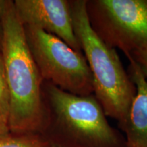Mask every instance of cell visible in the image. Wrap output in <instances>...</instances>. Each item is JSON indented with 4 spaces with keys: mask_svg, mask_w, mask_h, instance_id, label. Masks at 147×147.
Wrapping results in <instances>:
<instances>
[{
    "mask_svg": "<svg viewBox=\"0 0 147 147\" xmlns=\"http://www.w3.org/2000/svg\"><path fill=\"white\" fill-rule=\"evenodd\" d=\"M1 48L10 96V133L42 134L47 126L44 80L27 42L25 27L10 1L1 16Z\"/></svg>",
    "mask_w": 147,
    "mask_h": 147,
    "instance_id": "obj_1",
    "label": "cell"
},
{
    "mask_svg": "<svg viewBox=\"0 0 147 147\" xmlns=\"http://www.w3.org/2000/svg\"><path fill=\"white\" fill-rule=\"evenodd\" d=\"M125 56L130 57L135 61L147 82V44Z\"/></svg>",
    "mask_w": 147,
    "mask_h": 147,
    "instance_id": "obj_10",
    "label": "cell"
},
{
    "mask_svg": "<svg viewBox=\"0 0 147 147\" xmlns=\"http://www.w3.org/2000/svg\"><path fill=\"white\" fill-rule=\"evenodd\" d=\"M127 58V73L136 93L125 118L118 126L125 135L127 147H147V82L135 61L130 57Z\"/></svg>",
    "mask_w": 147,
    "mask_h": 147,
    "instance_id": "obj_7",
    "label": "cell"
},
{
    "mask_svg": "<svg viewBox=\"0 0 147 147\" xmlns=\"http://www.w3.org/2000/svg\"><path fill=\"white\" fill-rule=\"evenodd\" d=\"M13 3L24 25L38 27L58 37L82 53L74 31L70 0H16Z\"/></svg>",
    "mask_w": 147,
    "mask_h": 147,
    "instance_id": "obj_6",
    "label": "cell"
},
{
    "mask_svg": "<svg viewBox=\"0 0 147 147\" xmlns=\"http://www.w3.org/2000/svg\"><path fill=\"white\" fill-rule=\"evenodd\" d=\"M91 27L125 55L147 44V0H87Z\"/></svg>",
    "mask_w": 147,
    "mask_h": 147,
    "instance_id": "obj_5",
    "label": "cell"
},
{
    "mask_svg": "<svg viewBox=\"0 0 147 147\" xmlns=\"http://www.w3.org/2000/svg\"><path fill=\"white\" fill-rule=\"evenodd\" d=\"M86 2L87 0H70L74 31L93 77V95L106 117L121 122L133 102L136 88L117 50L106 45L92 29Z\"/></svg>",
    "mask_w": 147,
    "mask_h": 147,
    "instance_id": "obj_3",
    "label": "cell"
},
{
    "mask_svg": "<svg viewBox=\"0 0 147 147\" xmlns=\"http://www.w3.org/2000/svg\"><path fill=\"white\" fill-rule=\"evenodd\" d=\"M0 44H1V36H0Z\"/></svg>",
    "mask_w": 147,
    "mask_h": 147,
    "instance_id": "obj_13",
    "label": "cell"
},
{
    "mask_svg": "<svg viewBox=\"0 0 147 147\" xmlns=\"http://www.w3.org/2000/svg\"><path fill=\"white\" fill-rule=\"evenodd\" d=\"M42 93L47 122L42 135L51 147H127L93 94L74 95L48 82Z\"/></svg>",
    "mask_w": 147,
    "mask_h": 147,
    "instance_id": "obj_2",
    "label": "cell"
},
{
    "mask_svg": "<svg viewBox=\"0 0 147 147\" xmlns=\"http://www.w3.org/2000/svg\"><path fill=\"white\" fill-rule=\"evenodd\" d=\"M0 147H51V145L42 134L9 133L0 138Z\"/></svg>",
    "mask_w": 147,
    "mask_h": 147,
    "instance_id": "obj_8",
    "label": "cell"
},
{
    "mask_svg": "<svg viewBox=\"0 0 147 147\" xmlns=\"http://www.w3.org/2000/svg\"><path fill=\"white\" fill-rule=\"evenodd\" d=\"M10 109V96L5 76L4 63L0 51V117L8 123Z\"/></svg>",
    "mask_w": 147,
    "mask_h": 147,
    "instance_id": "obj_9",
    "label": "cell"
},
{
    "mask_svg": "<svg viewBox=\"0 0 147 147\" xmlns=\"http://www.w3.org/2000/svg\"><path fill=\"white\" fill-rule=\"evenodd\" d=\"M9 133H10V132L8 125V123L0 117V138L8 135Z\"/></svg>",
    "mask_w": 147,
    "mask_h": 147,
    "instance_id": "obj_11",
    "label": "cell"
},
{
    "mask_svg": "<svg viewBox=\"0 0 147 147\" xmlns=\"http://www.w3.org/2000/svg\"><path fill=\"white\" fill-rule=\"evenodd\" d=\"M10 3V1H5V0H0V18L4 13L7 7Z\"/></svg>",
    "mask_w": 147,
    "mask_h": 147,
    "instance_id": "obj_12",
    "label": "cell"
},
{
    "mask_svg": "<svg viewBox=\"0 0 147 147\" xmlns=\"http://www.w3.org/2000/svg\"><path fill=\"white\" fill-rule=\"evenodd\" d=\"M24 27L29 50L44 81L74 95L93 94V77L83 53L41 29Z\"/></svg>",
    "mask_w": 147,
    "mask_h": 147,
    "instance_id": "obj_4",
    "label": "cell"
}]
</instances>
